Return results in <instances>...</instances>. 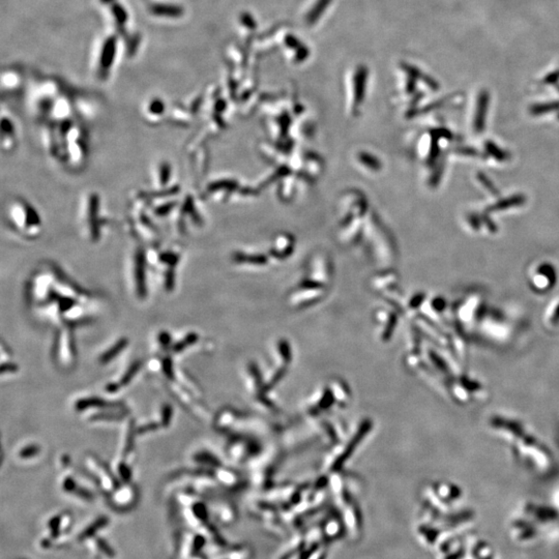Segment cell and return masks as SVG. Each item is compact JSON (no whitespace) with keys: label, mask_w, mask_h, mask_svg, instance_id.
<instances>
[{"label":"cell","mask_w":559,"mask_h":559,"mask_svg":"<svg viewBox=\"0 0 559 559\" xmlns=\"http://www.w3.org/2000/svg\"><path fill=\"white\" fill-rule=\"evenodd\" d=\"M25 289L31 308L51 321L71 326L84 322L92 314V294L72 280L56 263L44 261L38 264Z\"/></svg>","instance_id":"6da1fadb"},{"label":"cell","mask_w":559,"mask_h":559,"mask_svg":"<svg viewBox=\"0 0 559 559\" xmlns=\"http://www.w3.org/2000/svg\"><path fill=\"white\" fill-rule=\"evenodd\" d=\"M9 229L25 242H36L44 231V219L40 210L27 199L20 196L7 201L4 209Z\"/></svg>","instance_id":"7a4b0ae2"},{"label":"cell","mask_w":559,"mask_h":559,"mask_svg":"<svg viewBox=\"0 0 559 559\" xmlns=\"http://www.w3.org/2000/svg\"><path fill=\"white\" fill-rule=\"evenodd\" d=\"M79 230L84 241L90 245L100 244L112 226V219L106 214L101 194L96 191L85 192L79 202Z\"/></svg>","instance_id":"3957f363"},{"label":"cell","mask_w":559,"mask_h":559,"mask_svg":"<svg viewBox=\"0 0 559 559\" xmlns=\"http://www.w3.org/2000/svg\"><path fill=\"white\" fill-rule=\"evenodd\" d=\"M146 254L151 273L158 277L166 292H172L175 289L178 269L182 263L183 248L178 244L146 245Z\"/></svg>","instance_id":"277c9868"},{"label":"cell","mask_w":559,"mask_h":559,"mask_svg":"<svg viewBox=\"0 0 559 559\" xmlns=\"http://www.w3.org/2000/svg\"><path fill=\"white\" fill-rule=\"evenodd\" d=\"M126 273L130 289L136 299L139 301L146 300L151 269L147 259L146 245L137 239L130 248L126 260Z\"/></svg>","instance_id":"5b68a950"},{"label":"cell","mask_w":559,"mask_h":559,"mask_svg":"<svg viewBox=\"0 0 559 559\" xmlns=\"http://www.w3.org/2000/svg\"><path fill=\"white\" fill-rule=\"evenodd\" d=\"M171 220L174 232L179 236L189 235L193 228H199L202 225L199 206L192 194L181 195L179 205Z\"/></svg>","instance_id":"8992f818"},{"label":"cell","mask_w":559,"mask_h":559,"mask_svg":"<svg viewBox=\"0 0 559 559\" xmlns=\"http://www.w3.org/2000/svg\"><path fill=\"white\" fill-rule=\"evenodd\" d=\"M151 192H167L180 186L175 181V170L167 159L156 162L151 170Z\"/></svg>","instance_id":"52a82bcc"},{"label":"cell","mask_w":559,"mask_h":559,"mask_svg":"<svg viewBox=\"0 0 559 559\" xmlns=\"http://www.w3.org/2000/svg\"><path fill=\"white\" fill-rule=\"evenodd\" d=\"M71 332V326L64 325L57 339L56 358L58 364L63 368L73 366L75 359V348Z\"/></svg>","instance_id":"ba28073f"},{"label":"cell","mask_w":559,"mask_h":559,"mask_svg":"<svg viewBox=\"0 0 559 559\" xmlns=\"http://www.w3.org/2000/svg\"><path fill=\"white\" fill-rule=\"evenodd\" d=\"M19 143L18 125L11 115H3L2 119V150L11 153L16 150Z\"/></svg>","instance_id":"9c48e42d"},{"label":"cell","mask_w":559,"mask_h":559,"mask_svg":"<svg viewBox=\"0 0 559 559\" xmlns=\"http://www.w3.org/2000/svg\"><path fill=\"white\" fill-rule=\"evenodd\" d=\"M87 465H88L90 470L94 471L96 477L100 478L101 486L104 488L103 490L108 491L109 490L108 488H113L114 487L113 476H112V474L109 473V471L107 472V469H106L105 467H103V463H101V462L98 463V461L96 459H93V457H90L87 460Z\"/></svg>","instance_id":"30bf717a"},{"label":"cell","mask_w":559,"mask_h":559,"mask_svg":"<svg viewBox=\"0 0 559 559\" xmlns=\"http://www.w3.org/2000/svg\"><path fill=\"white\" fill-rule=\"evenodd\" d=\"M136 497V491L134 487L129 485H125L123 488H119L115 490L113 502L117 505V507H126V505L130 504L134 501Z\"/></svg>","instance_id":"8fae6325"},{"label":"cell","mask_w":559,"mask_h":559,"mask_svg":"<svg viewBox=\"0 0 559 559\" xmlns=\"http://www.w3.org/2000/svg\"><path fill=\"white\" fill-rule=\"evenodd\" d=\"M126 340L125 339H122L120 340L117 344L113 345L111 349L107 350L106 352L103 353V355L101 356V363L102 364H105V363H108V361H111L113 358H115L126 346Z\"/></svg>","instance_id":"7c38bea8"},{"label":"cell","mask_w":559,"mask_h":559,"mask_svg":"<svg viewBox=\"0 0 559 559\" xmlns=\"http://www.w3.org/2000/svg\"><path fill=\"white\" fill-rule=\"evenodd\" d=\"M40 452V448L36 445H30V446H26L25 448H23L22 450H20L19 452V457L22 458V459H31L34 458L35 456H37Z\"/></svg>","instance_id":"4fadbf2b"},{"label":"cell","mask_w":559,"mask_h":559,"mask_svg":"<svg viewBox=\"0 0 559 559\" xmlns=\"http://www.w3.org/2000/svg\"><path fill=\"white\" fill-rule=\"evenodd\" d=\"M548 322L553 327L559 326V305H557L556 309H554V311L552 312V315L548 319Z\"/></svg>","instance_id":"5bb4252c"}]
</instances>
